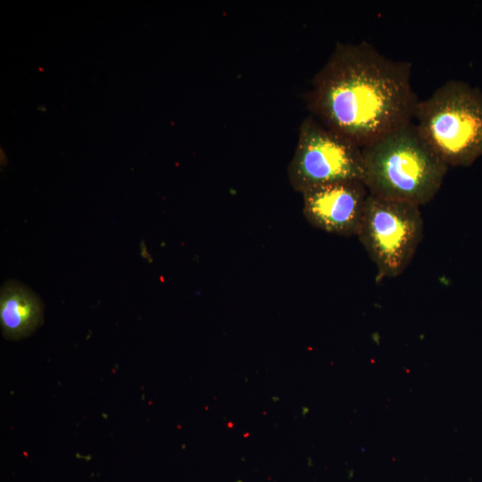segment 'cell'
<instances>
[{
    "mask_svg": "<svg viewBox=\"0 0 482 482\" xmlns=\"http://www.w3.org/2000/svg\"><path fill=\"white\" fill-rule=\"evenodd\" d=\"M411 64L366 41L337 43L315 74L307 104L323 126L362 148L414 119Z\"/></svg>",
    "mask_w": 482,
    "mask_h": 482,
    "instance_id": "1",
    "label": "cell"
},
{
    "mask_svg": "<svg viewBox=\"0 0 482 482\" xmlns=\"http://www.w3.org/2000/svg\"><path fill=\"white\" fill-rule=\"evenodd\" d=\"M362 153L370 194L418 206L435 197L449 168L412 122L362 147Z\"/></svg>",
    "mask_w": 482,
    "mask_h": 482,
    "instance_id": "2",
    "label": "cell"
},
{
    "mask_svg": "<svg viewBox=\"0 0 482 482\" xmlns=\"http://www.w3.org/2000/svg\"><path fill=\"white\" fill-rule=\"evenodd\" d=\"M415 126L425 142L449 166H469L482 155V92L448 80L419 101Z\"/></svg>",
    "mask_w": 482,
    "mask_h": 482,
    "instance_id": "3",
    "label": "cell"
},
{
    "mask_svg": "<svg viewBox=\"0 0 482 482\" xmlns=\"http://www.w3.org/2000/svg\"><path fill=\"white\" fill-rule=\"evenodd\" d=\"M420 206L369 194L358 237L381 277L401 275L423 236Z\"/></svg>",
    "mask_w": 482,
    "mask_h": 482,
    "instance_id": "4",
    "label": "cell"
},
{
    "mask_svg": "<svg viewBox=\"0 0 482 482\" xmlns=\"http://www.w3.org/2000/svg\"><path fill=\"white\" fill-rule=\"evenodd\" d=\"M287 172L291 186L301 194L335 181H363L362 148L308 116L301 123Z\"/></svg>",
    "mask_w": 482,
    "mask_h": 482,
    "instance_id": "5",
    "label": "cell"
},
{
    "mask_svg": "<svg viewBox=\"0 0 482 482\" xmlns=\"http://www.w3.org/2000/svg\"><path fill=\"white\" fill-rule=\"evenodd\" d=\"M362 180L335 181L302 194L303 214L314 228L344 237L357 236L369 195Z\"/></svg>",
    "mask_w": 482,
    "mask_h": 482,
    "instance_id": "6",
    "label": "cell"
},
{
    "mask_svg": "<svg viewBox=\"0 0 482 482\" xmlns=\"http://www.w3.org/2000/svg\"><path fill=\"white\" fill-rule=\"evenodd\" d=\"M42 304L29 289L16 282L6 283L0 295V322L4 337L20 339L32 333L42 321Z\"/></svg>",
    "mask_w": 482,
    "mask_h": 482,
    "instance_id": "7",
    "label": "cell"
}]
</instances>
